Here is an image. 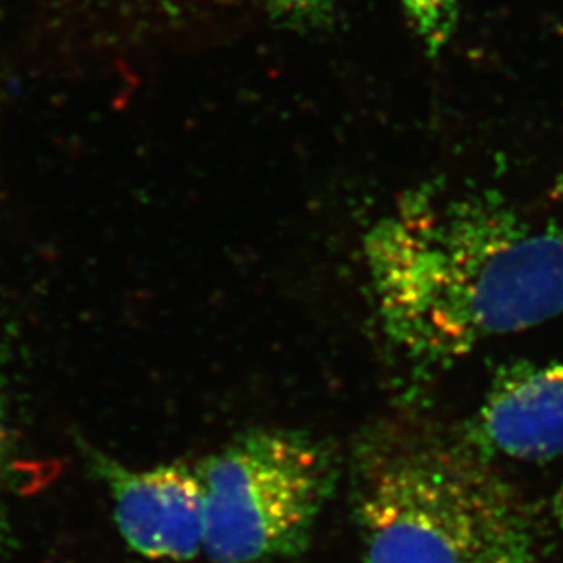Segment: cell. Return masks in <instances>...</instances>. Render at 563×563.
Masks as SVG:
<instances>
[{
    "label": "cell",
    "instance_id": "cell-1",
    "mask_svg": "<svg viewBox=\"0 0 563 563\" xmlns=\"http://www.w3.org/2000/svg\"><path fill=\"white\" fill-rule=\"evenodd\" d=\"M364 256L386 339L413 369L563 314V229L494 190L402 195L369 229Z\"/></svg>",
    "mask_w": 563,
    "mask_h": 563
},
{
    "label": "cell",
    "instance_id": "cell-2",
    "mask_svg": "<svg viewBox=\"0 0 563 563\" xmlns=\"http://www.w3.org/2000/svg\"><path fill=\"white\" fill-rule=\"evenodd\" d=\"M364 563H532L538 534L515 488L463 438L386 421L353 452Z\"/></svg>",
    "mask_w": 563,
    "mask_h": 563
},
{
    "label": "cell",
    "instance_id": "cell-3",
    "mask_svg": "<svg viewBox=\"0 0 563 563\" xmlns=\"http://www.w3.org/2000/svg\"><path fill=\"white\" fill-rule=\"evenodd\" d=\"M203 553L214 563L291 559L311 542L339 479L330 444L297 430H253L207 457Z\"/></svg>",
    "mask_w": 563,
    "mask_h": 563
},
{
    "label": "cell",
    "instance_id": "cell-4",
    "mask_svg": "<svg viewBox=\"0 0 563 563\" xmlns=\"http://www.w3.org/2000/svg\"><path fill=\"white\" fill-rule=\"evenodd\" d=\"M93 474L109 487L126 545L148 560L184 562L203 553L206 485L200 468L168 463L131 468L88 446Z\"/></svg>",
    "mask_w": 563,
    "mask_h": 563
},
{
    "label": "cell",
    "instance_id": "cell-5",
    "mask_svg": "<svg viewBox=\"0 0 563 563\" xmlns=\"http://www.w3.org/2000/svg\"><path fill=\"white\" fill-rule=\"evenodd\" d=\"M461 438L488 461L563 455V361L504 364Z\"/></svg>",
    "mask_w": 563,
    "mask_h": 563
},
{
    "label": "cell",
    "instance_id": "cell-6",
    "mask_svg": "<svg viewBox=\"0 0 563 563\" xmlns=\"http://www.w3.org/2000/svg\"><path fill=\"white\" fill-rule=\"evenodd\" d=\"M402 13L428 54H439L454 37L461 0H399Z\"/></svg>",
    "mask_w": 563,
    "mask_h": 563
},
{
    "label": "cell",
    "instance_id": "cell-7",
    "mask_svg": "<svg viewBox=\"0 0 563 563\" xmlns=\"http://www.w3.org/2000/svg\"><path fill=\"white\" fill-rule=\"evenodd\" d=\"M282 22L298 26H314L324 22L335 8L336 0H256Z\"/></svg>",
    "mask_w": 563,
    "mask_h": 563
},
{
    "label": "cell",
    "instance_id": "cell-8",
    "mask_svg": "<svg viewBox=\"0 0 563 563\" xmlns=\"http://www.w3.org/2000/svg\"><path fill=\"white\" fill-rule=\"evenodd\" d=\"M13 450V433H11L10 419L0 402V479L4 476L5 466L10 463Z\"/></svg>",
    "mask_w": 563,
    "mask_h": 563
},
{
    "label": "cell",
    "instance_id": "cell-9",
    "mask_svg": "<svg viewBox=\"0 0 563 563\" xmlns=\"http://www.w3.org/2000/svg\"><path fill=\"white\" fill-rule=\"evenodd\" d=\"M553 515L556 516V520H559L560 526L563 527V483L560 485L556 494H554Z\"/></svg>",
    "mask_w": 563,
    "mask_h": 563
},
{
    "label": "cell",
    "instance_id": "cell-10",
    "mask_svg": "<svg viewBox=\"0 0 563 563\" xmlns=\"http://www.w3.org/2000/svg\"><path fill=\"white\" fill-rule=\"evenodd\" d=\"M553 195L556 196V198H563V170L559 179H556V184H554Z\"/></svg>",
    "mask_w": 563,
    "mask_h": 563
}]
</instances>
